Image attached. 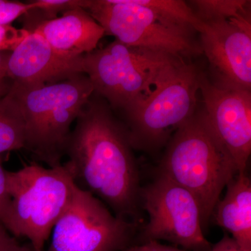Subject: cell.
Masks as SVG:
<instances>
[{
    "label": "cell",
    "instance_id": "obj_1",
    "mask_svg": "<svg viewBox=\"0 0 251 251\" xmlns=\"http://www.w3.org/2000/svg\"><path fill=\"white\" fill-rule=\"evenodd\" d=\"M75 122L65 150L75 184L101 198L118 217L135 215L141 189L128 133L93 95Z\"/></svg>",
    "mask_w": 251,
    "mask_h": 251
},
{
    "label": "cell",
    "instance_id": "obj_2",
    "mask_svg": "<svg viewBox=\"0 0 251 251\" xmlns=\"http://www.w3.org/2000/svg\"><path fill=\"white\" fill-rule=\"evenodd\" d=\"M238 173L204 110H196L175 131L160 168V175L188 190L197 200L202 227L212 216L224 188Z\"/></svg>",
    "mask_w": 251,
    "mask_h": 251
},
{
    "label": "cell",
    "instance_id": "obj_3",
    "mask_svg": "<svg viewBox=\"0 0 251 251\" xmlns=\"http://www.w3.org/2000/svg\"><path fill=\"white\" fill-rule=\"evenodd\" d=\"M94 93L85 74L36 88L12 85L8 94L22 116L25 149L50 167L62 164L73 123Z\"/></svg>",
    "mask_w": 251,
    "mask_h": 251
},
{
    "label": "cell",
    "instance_id": "obj_4",
    "mask_svg": "<svg viewBox=\"0 0 251 251\" xmlns=\"http://www.w3.org/2000/svg\"><path fill=\"white\" fill-rule=\"evenodd\" d=\"M11 204L3 226L16 238L43 251L54 225L69 205L75 183L67 163L45 168L31 163L6 171Z\"/></svg>",
    "mask_w": 251,
    "mask_h": 251
},
{
    "label": "cell",
    "instance_id": "obj_5",
    "mask_svg": "<svg viewBox=\"0 0 251 251\" xmlns=\"http://www.w3.org/2000/svg\"><path fill=\"white\" fill-rule=\"evenodd\" d=\"M184 63L181 57L117 40L82 57V73L94 94L125 111L147 98Z\"/></svg>",
    "mask_w": 251,
    "mask_h": 251
},
{
    "label": "cell",
    "instance_id": "obj_6",
    "mask_svg": "<svg viewBox=\"0 0 251 251\" xmlns=\"http://www.w3.org/2000/svg\"><path fill=\"white\" fill-rule=\"evenodd\" d=\"M103 28L126 46L175 57L202 53L192 27L137 3L136 0H86L85 9Z\"/></svg>",
    "mask_w": 251,
    "mask_h": 251
},
{
    "label": "cell",
    "instance_id": "obj_7",
    "mask_svg": "<svg viewBox=\"0 0 251 251\" xmlns=\"http://www.w3.org/2000/svg\"><path fill=\"white\" fill-rule=\"evenodd\" d=\"M202 73L184 63L147 98L125 110L131 124L130 145L153 148L166 141L197 110Z\"/></svg>",
    "mask_w": 251,
    "mask_h": 251
},
{
    "label": "cell",
    "instance_id": "obj_8",
    "mask_svg": "<svg viewBox=\"0 0 251 251\" xmlns=\"http://www.w3.org/2000/svg\"><path fill=\"white\" fill-rule=\"evenodd\" d=\"M135 225L114 216L100 200L75 184L54 225L49 251H120L130 247Z\"/></svg>",
    "mask_w": 251,
    "mask_h": 251
},
{
    "label": "cell",
    "instance_id": "obj_9",
    "mask_svg": "<svg viewBox=\"0 0 251 251\" xmlns=\"http://www.w3.org/2000/svg\"><path fill=\"white\" fill-rule=\"evenodd\" d=\"M149 222L144 242L167 241L188 251H211L204 237L197 200L188 190L163 175L141 191Z\"/></svg>",
    "mask_w": 251,
    "mask_h": 251
},
{
    "label": "cell",
    "instance_id": "obj_10",
    "mask_svg": "<svg viewBox=\"0 0 251 251\" xmlns=\"http://www.w3.org/2000/svg\"><path fill=\"white\" fill-rule=\"evenodd\" d=\"M201 49L217 74V83L251 91V11L227 19L202 21Z\"/></svg>",
    "mask_w": 251,
    "mask_h": 251
},
{
    "label": "cell",
    "instance_id": "obj_11",
    "mask_svg": "<svg viewBox=\"0 0 251 251\" xmlns=\"http://www.w3.org/2000/svg\"><path fill=\"white\" fill-rule=\"evenodd\" d=\"M200 92L211 128L237 166L247 171L251 152V91L214 83L201 74Z\"/></svg>",
    "mask_w": 251,
    "mask_h": 251
},
{
    "label": "cell",
    "instance_id": "obj_12",
    "mask_svg": "<svg viewBox=\"0 0 251 251\" xmlns=\"http://www.w3.org/2000/svg\"><path fill=\"white\" fill-rule=\"evenodd\" d=\"M82 57L69 58L60 55L42 36L30 32L11 52L8 76L16 87L36 88L83 74Z\"/></svg>",
    "mask_w": 251,
    "mask_h": 251
},
{
    "label": "cell",
    "instance_id": "obj_13",
    "mask_svg": "<svg viewBox=\"0 0 251 251\" xmlns=\"http://www.w3.org/2000/svg\"><path fill=\"white\" fill-rule=\"evenodd\" d=\"M29 32H36L57 53L77 58L93 52L105 35L103 28L82 8L69 10L62 16L41 21Z\"/></svg>",
    "mask_w": 251,
    "mask_h": 251
},
{
    "label": "cell",
    "instance_id": "obj_14",
    "mask_svg": "<svg viewBox=\"0 0 251 251\" xmlns=\"http://www.w3.org/2000/svg\"><path fill=\"white\" fill-rule=\"evenodd\" d=\"M226 187L212 216L243 251H251V181L247 171L238 173Z\"/></svg>",
    "mask_w": 251,
    "mask_h": 251
},
{
    "label": "cell",
    "instance_id": "obj_15",
    "mask_svg": "<svg viewBox=\"0 0 251 251\" xmlns=\"http://www.w3.org/2000/svg\"><path fill=\"white\" fill-rule=\"evenodd\" d=\"M25 127L21 112L7 94L0 99V155L25 149Z\"/></svg>",
    "mask_w": 251,
    "mask_h": 251
},
{
    "label": "cell",
    "instance_id": "obj_16",
    "mask_svg": "<svg viewBox=\"0 0 251 251\" xmlns=\"http://www.w3.org/2000/svg\"><path fill=\"white\" fill-rule=\"evenodd\" d=\"M195 14L201 21L227 19L251 11V1L247 0H196Z\"/></svg>",
    "mask_w": 251,
    "mask_h": 251
},
{
    "label": "cell",
    "instance_id": "obj_17",
    "mask_svg": "<svg viewBox=\"0 0 251 251\" xmlns=\"http://www.w3.org/2000/svg\"><path fill=\"white\" fill-rule=\"evenodd\" d=\"M35 4V9L31 12L38 14V18L27 20L29 25L24 29L29 31L33 26L41 22L57 18L59 13H64L69 10L82 8L85 6L86 0H35L32 1Z\"/></svg>",
    "mask_w": 251,
    "mask_h": 251
},
{
    "label": "cell",
    "instance_id": "obj_18",
    "mask_svg": "<svg viewBox=\"0 0 251 251\" xmlns=\"http://www.w3.org/2000/svg\"><path fill=\"white\" fill-rule=\"evenodd\" d=\"M35 9L32 1L27 3L0 0V26L10 25L18 18Z\"/></svg>",
    "mask_w": 251,
    "mask_h": 251
},
{
    "label": "cell",
    "instance_id": "obj_19",
    "mask_svg": "<svg viewBox=\"0 0 251 251\" xmlns=\"http://www.w3.org/2000/svg\"><path fill=\"white\" fill-rule=\"evenodd\" d=\"M30 34L27 29L10 25L0 26V51L13 50Z\"/></svg>",
    "mask_w": 251,
    "mask_h": 251
},
{
    "label": "cell",
    "instance_id": "obj_20",
    "mask_svg": "<svg viewBox=\"0 0 251 251\" xmlns=\"http://www.w3.org/2000/svg\"><path fill=\"white\" fill-rule=\"evenodd\" d=\"M0 251H34L30 244H23L0 224Z\"/></svg>",
    "mask_w": 251,
    "mask_h": 251
},
{
    "label": "cell",
    "instance_id": "obj_21",
    "mask_svg": "<svg viewBox=\"0 0 251 251\" xmlns=\"http://www.w3.org/2000/svg\"><path fill=\"white\" fill-rule=\"evenodd\" d=\"M2 158L0 155V224H4L9 211L11 198L8 192L6 171L2 166Z\"/></svg>",
    "mask_w": 251,
    "mask_h": 251
},
{
    "label": "cell",
    "instance_id": "obj_22",
    "mask_svg": "<svg viewBox=\"0 0 251 251\" xmlns=\"http://www.w3.org/2000/svg\"><path fill=\"white\" fill-rule=\"evenodd\" d=\"M11 52L0 51V99L9 93L13 82L8 76V62Z\"/></svg>",
    "mask_w": 251,
    "mask_h": 251
},
{
    "label": "cell",
    "instance_id": "obj_23",
    "mask_svg": "<svg viewBox=\"0 0 251 251\" xmlns=\"http://www.w3.org/2000/svg\"><path fill=\"white\" fill-rule=\"evenodd\" d=\"M125 251H188L175 246H167L157 241H148L138 245H132Z\"/></svg>",
    "mask_w": 251,
    "mask_h": 251
},
{
    "label": "cell",
    "instance_id": "obj_24",
    "mask_svg": "<svg viewBox=\"0 0 251 251\" xmlns=\"http://www.w3.org/2000/svg\"><path fill=\"white\" fill-rule=\"evenodd\" d=\"M211 251H244L237 243L228 234H224V237L212 245Z\"/></svg>",
    "mask_w": 251,
    "mask_h": 251
}]
</instances>
